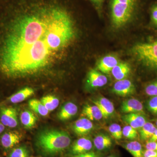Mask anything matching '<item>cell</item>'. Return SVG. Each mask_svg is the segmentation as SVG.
I'll list each match as a JSON object with an SVG mask.
<instances>
[{
  "label": "cell",
  "mask_w": 157,
  "mask_h": 157,
  "mask_svg": "<svg viewBox=\"0 0 157 157\" xmlns=\"http://www.w3.org/2000/svg\"><path fill=\"white\" fill-rule=\"evenodd\" d=\"M0 38V73L9 79L48 70L76 36L73 17L53 1L31 3L6 26Z\"/></svg>",
  "instance_id": "obj_1"
},
{
  "label": "cell",
  "mask_w": 157,
  "mask_h": 157,
  "mask_svg": "<svg viewBox=\"0 0 157 157\" xmlns=\"http://www.w3.org/2000/svg\"><path fill=\"white\" fill-rule=\"evenodd\" d=\"M71 138L67 132L62 130H45L39 132L36 139V145L43 154L53 156L68 148Z\"/></svg>",
  "instance_id": "obj_2"
},
{
  "label": "cell",
  "mask_w": 157,
  "mask_h": 157,
  "mask_svg": "<svg viewBox=\"0 0 157 157\" xmlns=\"http://www.w3.org/2000/svg\"><path fill=\"white\" fill-rule=\"evenodd\" d=\"M137 0H111V19L116 28L123 26L132 18L137 9Z\"/></svg>",
  "instance_id": "obj_3"
},
{
  "label": "cell",
  "mask_w": 157,
  "mask_h": 157,
  "mask_svg": "<svg viewBox=\"0 0 157 157\" xmlns=\"http://www.w3.org/2000/svg\"><path fill=\"white\" fill-rule=\"evenodd\" d=\"M133 52L144 66L157 70V39L136 44L133 47Z\"/></svg>",
  "instance_id": "obj_4"
},
{
  "label": "cell",
  "mask_w": 157,
  "mask_h": 157,
  "mask_svg": "<svg viewBox=\"0 0 157 157\" xmlns=\"http://www.w3.org/2000/svg\"><path fill=\"white\" fill-rule=\"evenodd\" d=\"M0 120L5 126L15 128L18 124L17 110L14 107H1Z\"/></svg>",
  "instance_id": "obj_5"
},
{
  "label": "cell",
  "mask_w": 157,
  "mask_h": 157,
  "mask_svg": "<svg viewBox=\"0 0 157 157\" xmlns=\"http://www.w3.org/2000/svg\"><path fill=\"white\" fill-rule=\"evenodd\" d=\"M107 76L98 70L92 69L88 73L86 85L90 89H95L102 87L107 84Z\"/></svg>",
  "instance_id": "obj_6"
},
{
  "label": "cell",
  "mask_w": 157,
  "mask_h": 157,
  "mask_svg": "<svg viewBox=\"0 0 157 157\" xmlns=\"http://www.w3.org/2000/svg\"><path fill=\"white\" fill-rule=\"evenodd\" d=\"M112 90L117 95L126 97L134 94L136 89L132 82L125 78L116 82L113 87Z\"/></svg>",
  "instance_id": "obj_7"
},
{
  "label": "cell",
  "mask_w": 157,
  "mask_h": 157,
  "mask_svg": "<svg viewBox=\"0 0 157 157\" xmlns=\"http://www.w3.org/2000/svg\"><path fill=\"white\" fill-rule=\"evenodd\" d=\"M92 102L100 109L104 118L108 119L114 115V105L109 99L101 96L92 100Z\"/></svg>",
  "instance_id": "obj_8"
},
{
  "label": "cell",
  "mask_w": 157,
  "mask_h": 157,
  "mask_svg": "<svg viewBox=\"0 0 157 157\" xmlns=\"http://www.w3.org/2000/svg\"><path fill=\"white\" fill-rule=\"evenodd\" d=\"M93 148L92 140L87 137L78 138L71 145L70 149L71 155H77L86 153L91 151Z\"/></svg>",
  "instance_id": "obj_9"
},
{
  "label": "cell",
  "mask_w": 157,
  "mask_h": 157,
  "mask_svg": "<svg viewBox=\"0 0 157 157\" xmlns=\"http://www.w3.org/2000/svg\"><path fill=\"white\" fill-rule=\"evenodd\" d=\"M22 135L17 132H6L0 138L1 146L6 150L12 149L22 140Z\"/></svg>",
  "instance_id": "obj_10"
},
{
  "label": "cell",
  "mask_w": 157,
  "mask_h": 157,
  "mask_svg": "<svg viewBox=\"0 0 157 157\" xmlns=\"http://www.w3.org/2000/svg\"><path fill=\"white\" fill-rule=\"evenodd\" d=\"M121 111L122 113H140L145 114L143 104L137 99H127L122 103Z\"/></svg>",
  "instance_id": "obj_11"
},
{
  "label": "cell",
  "mask_w": 157,
  "mask_h": 157,
  "mask_svg": "<svg viewBox=\"0 0 157 157\" xmlns=\"http://www.w3.org/2000/svg\"><path fill=\"white\" fill-rule=\"evenodd\" d=\"M94 125L90 120L86 117L80 118L75 121L73 125V131L80 137L86 136L94 130Z\"/></svg>",
  "instance_id": "obj_12"
},
{
  "label": "cell",
  "mask_w": 157,
  "mask_h": 157,
  "mask_svg": "<svg viewBox=\"0 0 157 157\" xmlns=\"http://www.w3.org/2000/svg\"><path fill=\"white\" fill-rule=\"evenodd\" d=\"M122 119L125 123L137 130L141 128L147 122L144 114L140 113H126Z\"/></svg>",
  "instance_id": "obj_13"
},
{
  "label": "cell",
  "mask_w": 157,
  "mask_h": 157,
  "mask_svg": "<svg viewBox=\"0 0 157 157\" xmlns=\"http://www.w3.org/2000/svg\"><path fill=\"white\" fill-rule=\"evenodd\" d=\"M119 63L117 57L113 55H109L102 58L98 61L97 69L101 73L109 74L113 69Z\"/></svg>",
  "instance_id": "obj_14"
},
{
  "label": "cell",
  "mask_w": 157,
  "mask_h": 157,
  "mask_svg": "<svg viewBox=\"0 0 157 157\" xmlns=\"http://www.w3.org/2000/svg\"><path fill=\"white\" fill-rule=\"evenodd\" d=\"M93 144L98 151H104L111 148L113 141L109 135L101 133L98 134L94 137L93 140Z\"/></svg>",
  "instance_id": "obj_15"
},
{
  "label": "cell",
  "mask_w": 157,
  "mask_h": 157,
  "mask_svg": "<svg viewBox=\"0 0 157 157\" xmlns=\"http://www.w3.org/2000/svg\"><path fill=\"white\" fill-rule=\"evenodd\" d=\"M78 110V107L76 104L72 102H68L60 110L58 117L61 121L68 120L76 115Z\"/></svg>",
  "instance_id": "obj_16"
},
{
  "label": "cell",
  "mask_w": 157,
  "mask_h": 157,
  "mask_svg": "<svg viewBox=\"0 0 157 157\" xmlns=\"http://www.w3.org/2000/svg\"><path fill=\"white\" fill-rule=\"evenodd\" d=\"M81 115L90 121H99L103 118L100 109L95 104L85 105L82 108Z\"/></svg>",
  "instance_id": "obj_17"
},
{
  "label": "cell",
  "mask_w": 157,
  "mask_h": 157,
  "mask_svg": "<svg viewBox=\"0 0 157 157\" xmlns=\"http://www.w3.org/2000/svg\"><path fill=\"white\" fill-rule=\"evenodd\" d=\"M34 93V90L32 88H24L9 97L7 101L12 104L21 103L33 96Z\"/></svg>",
  "instance_id": "obj_18"
},
{
  "label": "cell",
  "mask_w": 157,
  "mask_h": 157,
  "mask_svg": "<svg viewBox=\"0 0 157 157\" xmlns=\"http://www.w3.org/2000/svg\"><path fill=\"white\" fill-rule=\"evenodd\" d=\"M131 68L127 63H119L113 69V76L117 80L125 79L131 73Z\"/></svg>",
  "instance_id": "obj_19"
},
{
  "label": "cell",
  "mask_w": 157,
  "mask_h": 157,
  "mask_svg": "<svg viewBox=\"0 0 157 157\" xmlns=\"http://www.w3.org/2000/svg\"><path fill=\"white\" fill-rule=\"evenodd\" d=\"M20 120L25 128L31 129L36 125L37 118L29 110H25L21 112Z\"/></svg>",
  "instance_id": "obj_20"
},
{
  "label": "cell",
  "mask_w": 157,
  "mask_h": 157,
  "mask_svg": "<svg viewBox=\"0 0 157 157\" xmlns=\"http://www.w3.org/2000/svg\"><path fill=\"white\" fill-rule=\"evenodd\" d=\"M124 147L133 157H143V151L142 145L137 141H131L124 144Z\"/></svg>",
  "instance_id": "obj_21"
},
{
  "label": "cell",
  "mask_w": 157,
  "mask_h": 157,
  "mask_svg": "<svg viewBox=\"0 0 157 157\" xmlns=\"http://www.w3.org/2000/svg\"><path fill=\"white\" fill-rule=\"evenodd\" d=\"M156 128L151 123L147 122L142 128L139 129L140 139L142 141L149 140L154 134Z\"/></svg>",
  "instance_id": "obj_22"
},
{
  "label": "cell",
  "mask_w": 157,
  "mask_h": 157,
  "mask_svg": "<svg viewBox=\"0 0 157 157\" xmlns=\"http://www.w3.org/2000/svg\"><path fill=\"white\" fill-rule=\"evenodd\" d=\"M30 108L34 112L42 116H46L49 113L48 109L45 108L41 101L37 99H31L29 101Z\"/></svg>",
  "instance_id": "obj_23"
},
{
  "label": "cell",
  "mask_w": 157,
  "mask_h": 157,
  "mask_svg": "<svg viewBox=\"0 0 157 157\" xmlns=\"http://www.w3.org/2000/svg\"><path fill=\"white\" fill-rule=\"evenodd\" d=\"M40 101L49 112L56 109L59 104V99L52 95L45 96L41 99Z\"/></svg>",
  "instance_id": "obj_24"
},
{
  "label": "cell",
  "mask_w": 157,
  "mask_h": 157,
  "mask_svg": "<svg viewBox=\"0 0 157 157\" xmlns=\"http://www.w3.org/2000/svg\"><path fill=\"white\" fill-rule=\"evenodd\" d=\"M29 154L27 147L25 146H21L12 149L9 157H28Z\"/></svg>",
  "instance_id": "obj_25"
},
{
  "label": "cell",
  "mask_w": 157,
  "mask_h": 157,
  "mask_svg": "<svg viewBox=\"0 0 157 157\" xmlns=\"http://www.w3.org/2000/svg\"><path fill=\"white\" fill-rule=\"evenodd\" d=\"M108 130L112 137L116 140H120L123 137L122 129L119 124H111L109 126Z\"/></svg>",
  "instance_id": "obj_26"
},
{
  "label": "cell",
  "mask_w": 157,
  "mask_h": 157,
  "mask_svg": "<svg viewBox=\"0 0 157 157\" xmlns=\"http://www.w3.org/2000/svg\"><path fill=\"white\" fill-rule=\"evenodd\" d=\"M123 136L130 140H135L138 137L137 130L127 125L122 129Z\"/></svg>",
  "instance_id": "obj_27"
},
{
  "label": "cell",
  "mask_w": 157,
  "mask_h": 157,
  "mask_svg": "<svg viewBox=\"0 0 157 157\" xmlns=\"http://www.w3.org/2000/svg\"><path fill=\"white\" fill-rule=\"evenodd\" d=\"M147 107L153 114L157 115V96L152 97L147 101Z\"/></svg>",
  "instance_id": "obj_28"
},
{
  "label": "cell",
  "mask_w": 157,
  "mask_h": 157,
  "mask_svg": "<svg viewBox=\"0 0 157 157\" xmlns=\"http://www.w3.org/2000/svg\"><path fill=\"white\" fill-rule=\"evenodd\" d=\"M145 92L147 95L157 96V80L147 85L145 88Z\"/></svg>",
  "instance_id": "obj_29"
},
{
  "label": "cell",
  "mask_w": 157,
  "mask_h": 157,
  "mask_svg": "<svg viewBox=\"0 0 157 157\" xmlns=\"http://www.w3.org/2000/svg\"><path fill=\"white\" fill-rule=\"evenodd\" d=\"M151 21L152 25L157 28V4L153 6L151 9Z\"/></svg>",
  "instance_id": "obj_30"
},
{
  "label": "cell",
  "mask_w": 157,
  "mask_h": 157,
  "mask_svg": "<svg viewBox=\"0 0 157 157\" xmlns=\"http://www.w3.org/2000/svg\"><path fill=\"white\" fill-rule=\"evenodd\" d=\"M145 147L146 150L157 151V141H147L145 144Z\"/></svg>",
  "instance_id": "obj_31"
},
{
  "label": "cell",
  "mask_w": 157,
  "mask_h": 157,
  "mask_svg": "<svg viewBox=\"0 0 157 157\" xmlns=\"http://www.w3.org/2000/svg\"><path fill=\"white\" fill-rule=\"evenodd\" d=\"M143 157H157V151L146 149L144 151Z\"/></svg>",
  "instance_id": "obj_32"
},
{
  "label": "cell",
  "mask_w": 157,
  "mask_h": 157,
  "mask_svg": "<svg viewBox=\"0 0 157 157\" xmlns=\"http://www.w3.org/2000/svg\"><path fill=\"white\" fill-rule=\"evenodd\" d=\"M104 0H91L98 10H101Z\"/></svg>",
  "instance_id": "obj_33"
},
{
  "label": "cell",
  "mask_w": 157,
  "mask_h": 157,
  "mask_svg": "<svg viewBox=\"0 0 157 157\" xmlns=\"http://www.w3.org/2000/svg\"><path fill=\"white\" fill-rule=\"evenodd\" d=\"M148 141H157V128L156 129L154 134L152 135V136L151 137L150 139L148 140Z\"/></svg>",
  "instance_id": "obj_34"
},
{
  "label": "cell",
  "mask_w": 157,
  "mask_h": 157,
  "mask_svg": "<svg viewBox=\"0 0 157 157\" xmlns=\"http://www.w3.org/2000/svg\"><path fill=\"white\" fill-rule=\"evenodd\" d=\"M69 157H88L87 152L82 154L71 155Z\"/></svg>",
  "instance_id": "obj_35"
},
{
  "label": "cell",
  "mask_w": 157,
  "mask_h": 157,
  "mask_svg": "<svg viewBox=\"0 0 157 157\" xmlns=\"http://www.w3.org/2000/svg\"><path fill=\"white\" fill-rule=\"evenodd\" d=\"M5 129V126L2 123V121H1V120H0V134L4 132V130Z\"/></svg>",
  "instance_id": "obj_36"
},
{
  "label": "cell",
  "mask_w": 157,
  "mask_h": 157,
  "mask_svg": "<svg viewBox=\"0 0 157 157\" xmlns=\"http://www.w3.org/2000/svg\"><path fill=\"white\" fill-rule=\"evenodd\" d=\"M106 157H117L115 155H110Z\"/></svg>",
  "instance_id": "obj_37"
},
{
  "label": "cell",
  "mask_w": 157,
  "mask_h": 157,
  "mask_svg": "<svg viewBox=\"0 0 157 157\" xmlns=\"http://www.w3.org/2000/svg\"><path fill=\"white\" fill-rule=\"evenodd\" d=\"M156 126H157V120L156 121Z\"/></svg>",
  "instance_id": "obj_38"
}]
</instances>
